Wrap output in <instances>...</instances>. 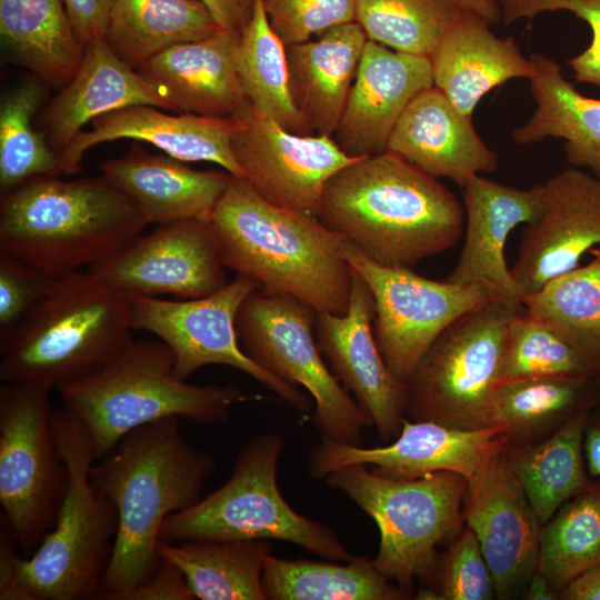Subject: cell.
<instances>
[{
  "label": "cell",
  "mask_w": 600,
  "mask_h": 600,
  "mask_svg": "<svg viewBox=\"0 0 600 600\" xmlns=\"http://www.w3.org/2000/svg\"><path fill=\"white\" fill-rule=\"evenodd\" d=\"M216 467L213 456L184 439L174 417L131 430L108 456L93 462L90 483L118 512L100 599L111 600L154 573L164 521L201 499Z\"/></svg>",
  "instance_id": "1"
},
{
  "label": "cell",
  "mask_w": 600,
  "mask_h": 600,
  "mask_svg": "<svg viewBox=\"0 0 600 600\" xmlns=\"http://www.w3.org/2000/svg\"><path fill=\"white\" fill-rule=\"evenodd\" d=\"M373 262L412 269L458 244L462 202L437 178L384 151L338 171L318 217Z\"/></svg>",
  "instance_id": "2"
},
{
  "label": "cell",
  "mask_w": 600,
  "mask_h": 600,
  "mask_svg": "<svg viewBox=\"0 0 600 600\" xmlns=\"http://www.w3.org/2000/svg\"><path fill=\"white\" fill-rule=\"evenodd\" d=\"M209 223L224 267L259 290L316 311H347L352 268L341 252L343 239L319 218L274 206L232 176Z\"/></svg>",
  "instance_id": "3"
},
{
  "label": "cell",
  "mask_w": 600,
  "mask_h": 600,
  "mask_svg": "<svg viewBox=\"0 0 600 600\" xmlns=\"http://www.w3.org/2000/svg\"><path fill=\"white\" fill-rule=\"evenodd\" d=\"M148 224L103 174L41 178L1 194L0 250L60 278L112 258Z\"/></svg>",
  "instance_id": "4"
},
{
  "label": "cell",
  "mask_w": 600,
  "mask_h": 600,
  "mask_svg": "<svg viewBox=\"0 0 600 600\" xmlns=\"http://www.w3.org/2000/svg\"><path fill=\"white\" fill-rule=\"evenodd\" d=\"M132 330L130 294L89 271L60 277L0 340V379L49 390L81 382L133 340Z\"/></svg>",
  "instance_id": "5"
},
{
  "label": "cell",
  "mask_w": 600,
  "mask_h": 600,
  "mask_svg": "<svg viewBox=\"0 0 600 600\" xmlns=\"http://www.w3.org/2000/svg\"><path fill=\"white\" fill-rule=\"evenodd\" d=\"M58 391L88 432L96 461L140 426L173 417L221 423L236 404L253 399L237 386L179 378L173 354L160 340H132L99 372Z\"/></svg>",
  "instance_id": "6"
},
{
  "label": "cell",
  "mask_w": 600,
  "mask_h": 600,
  "mask_svg": "<svg viewBox=\"0 0 600 600\" xmlns=\"http://www.w3.org/2000/svg\"><path fill=\"white\" fill-rule=\"evenodd\" d=\"M51 424L68 486L52 529L31 557L19 559V578L34 600L100 599L118 512L90 483L96 457L81 422L63 407L52 411Z\"/></svg>",
  "instance_id": "7"
},
{
  "label": "cell",
  "mask_w": 600,
  "mask_h": 600,
  "mask_svg": "<svg viewBox=\"0 0 600 600\" xmlns=\"http://www.w3.org/2000/svg\"><path fill=\"white\" fill-rule=\"evenodd\" d=\"M283 448L278 433L251 438L238 451L228 481L192 507L170 516L160 541L280 540L327 560L351 559L333 528L297 512L281 494L277 469Z\"/></svg>",
  "instance_id": "8"
},
{
  "label": "cell",
  "mask_w": 600,
  "mask_h": 600,
  "mask_svg": "<svg viewBox=\"0 0 600 600\" xmlns=\"http://www.w3.org/2000/svg\"><path fill=\"white\" fill-rule=\"evenodd\" d=\"M326 480L374 520L380 534L374 563L409 596L413 579L429 568L438 547L464 526L467 479L456 472L400 479L351 464Z\"/></svg>",
  "instance_id": "9"
},
{
  "label": "cell",
  "mask_w": 600,
  "mask_h": 600,
  "mask_svg": "<svg viewBox=\"0 0 600 600\" xmlns=\"http://www.w3.org/2000/svg\"><path fill=\"white\" fill-rule=\"evenodd\" d=\"M522 307L492 299L448 326L403 380L406 414L460 429L487 428L507 327Z\"/></svg>",
  "instance_id": "10"
},
{
  "label": "cell",
  "mask_w": 600,
  "mask_h": 600,
  "mask_svg": "<svg viewBox=\"0 0 600 600\" xmlns=\"http://www.w3.org/2000/svg\"><path fill=\"white\" fill-rule=\"evenodd\" d=\"M316 312L290 296L258 289L239 309L238 334L253 361L310 393L322 438L360 446L372 422L323 361L314 337Z\"/></svg>",
  "instance_id": "11"
},
{
  "label": "cell",
  "mask_w": 600,
  "mask_h": 600,
  "mask_svg": "<svg viewBox=\"0 0 600 600\" xmlns=\"http://www.w3.org/2000/svg\"><path fill=\"white\" fill-rule=\"evenodd\" d=\"M50 391L0 387V503L23 558L52 529L68 486L52 432Z\"/></svg>",
  "instance_id": "12"
},
{
  "label": "cell",
  "mask_w": 600,
  "mask_h": 600,
  "mask_svg": "<svg viewBox=\"0 0 600 600\" xmlns=\"http://www.w3.org/2000/svg\"><path fill=\"white\" fill-rule=\"evenodd\" d=\"M258 289L254 280L238 274L220 290L200 298L131 296L132 327L154 334L170 349L174 372L183 380L204 366H229L271 389L294 410L308 412L311 401L298 386L259 366L238 343L239 309Z\"/></svg>",
  "instance_id": "13"
},
{
  "label": "cell",
  "mask_w": 600,
  "mask_h": 600,
  "mask_svg": "<svg viewBox=\"0 0 600 600\" xmlns=\"http://www.w3.org/2000/svg\"><path fill=\"white\" fill-rule=\"evenodd\" d=\"M341 252L370 288L374 337L387 366L401 381L448 326L498 299L482 284L437 281L412 269L380 266L346 240Z\"/></svg>",
  "instance_id": "14"
},
{
  "label": "cell",
  "mask_w": 600,
  "mask_h": 600,
  "mask_svg": "<svg viewBox=\"0 0 600 600\" xmlns=\"http://www.w3.org/2000/svg\"><path fill=\"white\" fill-rule=\"evenodd\" d=\"M233 118L231 148L242 179L278 207L318 218L327 182L361 159L348 156L333 137L286 130L250 102Z\"/></svg>",
  "instance_id": "15"
},
{
  "label": "cell",
  "mask_w": 600,
  "mask_h": 600,
  "mask_svg": "<svg viewBox=\"0 0 600 600\" xmlns=\"http://www.w3.org/2000/svg\"><path fill=\"white\" fill-rule=\"evenodd\" d=\"M130 296L171 294L183 299L211 294L228 281L209 220L157 224L112 258L87 269Z\"/></svg>",
  "instance_id": "16"
},
{
  "label": "cell",
  "mask_w": 600,
  "mask_h": 600,
  "mask_svg": "<svg viewBox=\"0 0 600 600\" xmlns=\"http://www.w3.org/2000/svg\"><path fill=\"white\" fill-rule=\"evenodd\" d=\"M504 444L498 427L460 429L404 418L399 434L386 446L367 448L322 438L308 453V470L321 479L339 468L364 464L391 478L451 471L468 480Z\"/></svg>",
  "instance_id": "17"
},
{
  "label": "cell",
  "mask_w": 600,
  "mask_h": 600,
  "mask_svg": "<svg viewBox=\"0 0 600 600\" xmlns=\"http://www.w3.org/2000/svg\"><path fill=\"white\" fill-rule=\"evenodd\" d=\"M373 318L370 288L352 269L347 311L343 314L317 311L314 336L329 368L370 417L380 439L392 441L406 418L407 391L379 350Z\"/></svg>",
  "instance_id": "18"
},
{
  "label": "cell",
  "mask_w": 600,
  "mask_h": 600,
  "mask_svg": "<svg viewBox=\"0 0 600 600\" xmlns=\"http://www.w3.org/2000/svg\"><path fill=\"white\" fill-rule=\"evenodd\" d=\"M503 449L467 480L462 513L490 569L496 597L511 599L526 591L538 568L541 524Z\"/></svg>",
  "instance_id": "19"
},
{
  "label": "cell",
  "mask_w": 600,
  "mask_h": 600,
  "mask_svg": "<svg viewBox=\"0 0 600 600\" xmlns=\"http://www.w3.org/2000/svg\"><path fill=\"white\" fill-rule=\"evenodd\" d=\"M544 186L543 211L524 226L510 268L521 299L579 267L582 256L600 244V181L570 167Z\"/></svg>",
  "instance_id": "20"
},
{
  "label": "cell",
  "mask_w": 600,
  "mask_h": 600,
  "mask_svg": "<svg viewBox=\"0 0 600 600\" xmlns=\"http://www.w3.org/2000/svg\"><path fill=\"white\" fill-rule=\"evenodd\" d=\"M461 189L464 241L456 267L446 280L482 284L498 299L522 303L507 264L506 246L512 230L533 222L542 213L544 183L519 189L478 174Z\"/></svg>",
  "instance_id": "21"
},
{
  "label": "cell",
  "mask_w": 600,
  "mask_h": 600,
  "mask_svg": "<svg viewBox=\"0 0 600 600\" xmlns=\"http://www.w3.org/2000/svg\"><path fill=\"white\" fill-rule=\"evenodd\" d=\"M432 86L429 57L368 40L333 139L354 158L387 151L390 134L406 108Z\"/></svg>",
  "instance_id": "22"
},
{
  "label": "cell",
  "mask_w": 600,
  "mask_h": 600,
  "mask_svg": "<svg viewBox=\"0 0 600 600\" xmlns=\"http://www.w3.org/2000/svg\"><path fill=\"white\" fill-rule=\"evenodd\" d=\"M90 123V130L80 131L59 153L60 173H78L84 153L99 143L133 139L183 162H213L242 179L231 148L238 126L236 118L172 114L153 106H131L100 116Z\"/></svg>",
  "instance_id": "23"
},
{
  "label": "cell",
  "mask_w": 600,
  "mask_h": 600,
  "mask_svg": "<svg viewBox=\"0 0 600 600\" xmlns=\"http://www.w3.org/2000/svg\"><path fill=\"white\" fill-rule=\"evenodd\" d=\"M387 150L460 188L470 178L494 172L499 166L498 154L478 134L472 117L460 112L434 86L421 91L406 108Z\"/></svg>",
  "instance_id": "24"
},
{
  "label": "cell",
  "mask_w": 600,
  "mask_h": 600,
  "mask_svg": "<svg viewBox=\"0 0 600 600\" xmlns=\"http://www.w3.org/2000/svg\"><path fill=\"white\" fill-rule=\"evenodd\" d=\"M131 106L174 110L168 91L122 61L99 40L84 48L81 63L42 116L44 136L59 153L96 118Z\"/></svg>",
  "instance_id": "25"
},
{
  "label": "cell",
  "mask_w": 600,
  "mask_h": 600,
  "mask_svg": "<svg viewBox=\"0 0 600 600\" xmlns=\"http://www.w3.org/2000/svg\"><path fill=\"white\" fill-rule=\"evenodd\" d=\"M100 169L132 200L149 224L209 220L232 177L228 172L194 170L166 153L153 154L137 146L123 157L103 162Z\"/></svg>",
  "instance_id": "26"
},
{
  "label": "cell",
  "mask_w": 600,
  "mask_h": 600,
  "mask_svg": "<svg viewBox=\"0 0 600 600\" xmlns=\"http://www.w3.org/2000/svg\"><path fill=\"white\" fill-rule=\"evenodd\" d=\"M483 18L464 11L430 57L433 86L463 114L472 117L492 89L530 79L533 64L511 38H500Z\"/></svg>",
  "instance_id": "27"
},
{
  "label": "cell",
  "mask_w": 600,
  "mask_h": 600,
  "mask_svg": "<svg viewBox=\"0 0 600 600\" xmlns=\"http://www.w3.org/2000/svg\"><path fill=\"white\" fill-rule=\"evenodd\" d=\"M367 41L353 21L286 47L289 92L312 133L336 132Z\"/></svg>",
  "instance_id": "28"
},
{
  "label": "cell",
  "mask_w": 600,
  "mask_h": 600,
  "mask_svg": "<svg viewBox=\"0 0 600 600\" xmlns=\"http://www.w3.org/2000/svg\"><path fill=\"white\" fill-rule=\"evenodd\" d=\"M239 37L224 31L168 48L138 68L163 87L176 111L233 118L247 104L233 60Z\"/></svg>",
  "instance_id": "29"
},
{
  "label": "cell",
  "mask_w": 600,
  "mask_h": 600,
  "mask_svg": "<svg viewBox=\"0 0 600 600\" xmlns=\"http://www.w3.org/2000/svg\"><path fill=\"white\" fill-rule=\"evenodd\" d=\"M600 404L599 376H537L498 382L487 427H498L506 447L540 442L583 410Z\"/></svg>",
  "instance_id": "30"
},
{
  "label": "cell",
  "mask_w": 600,
  "mask_h": 600,
  "mask_svg": "<svg viewBox=\"0 0 600 600\" xmlns=\"http://www.w3.org/2000/svg\"><path fill=\"white\" fill-rule=\"evenodd\" d=\"M530 59L536 108L524 124L512 130L513 141L527 146L561 139L568 163L588 168L600 181V99L578 91L553 59L542 53H532Z\"/></svg>",
  "instance_id": "31"
},
{
  "label": "cell",
  "mask_w": 600,
  "mask_h": 600,
  "mask_svg": "<svg viewBox=\"0 0 600 600\" xmlns=\"http://www.w3.org/2000/svg\"><path fill=\"white\" fill-rule=\"evenodd\" d=\"M0 33L11 58L51 84H67L84 53L62 0H0Z\"/></svg>",
  "instance_id": "32"
},
{
  "label": "cell",
  "mask_w": 600,
  "mask_h": 600,
  "mask_svg": "<svg viewBox=\"0 0 600 600\" xmlns=\"http://www.w3.org/2000/svg\"><path fill=\"white\" fill-rule=\"evenodd\" d=\"M158 551L181 570L194 599L267 600L262 573L270 540L159 541Z\"/></svg>",
  "instance_id": "33"
},
{
  "label": "cell",
  "mask_w": 600,
  "mask_h": 600,
  "mask_svg": "<svg viewBox=\"0 0 600 600\" xmlns=\"http://www.w3.org/2000/svg\"><path fill=\"white\" fill-rule=\"evenodd\" d=\"M219 31L200 0H113L104 40L122 61L138 69L172 46Z\"/></svg>",
  "instance_id": "34"
},
{
  "label": "cell",
  "mask_w": 600,
  "mask_h": 600,
  "mask_svg": "<svg viewBox=\"0 0 600 600\" xmlns=\"http://www.w3.org/2000/svg\"><path fill=\"white\" fill-rule=\"evenodd\" d=\"M592 410L579 412L540 442L504 446L508 466L541 526L591 481L584 458V433Z\"/></svg>",
  "instance_id": "35"
},
{
  "label": "cell",
  "mask_w": 600,
  "mask_h": 600,
  "mask_svg": "<svg viewBox=\"0 0 600 600\" xmlns=\"http://www.w3.org/2000/svg\"><path fill=\"white\" fill-rule=\"evenodd\" d=\"M267 600H400L409 594L391 582L373 559L343 563L268 556L263 573Z\"/></svg>",
  "instance_id": "36"
},
{
  "label": "cell",
  "mask_w": 600,
  "mask_h": 600,
  "mask_svg": "<svg viewBox=\"0 0 600 600\" xmlns=\"http://www.w3.org/2000/svg\"><path fill=\"white\" fill-rule=\"evenodd\" d=\"M593 257L524 296L522 304L600 376V249Z\"/></svg>",
  "instance_id": "37"
},
{
  "label": "cell",
  "mask_w": 600,
  "mask_h": 600,
  "mask_svg": "<svg viewBox=\"0 0 600 600\" xmlns=\"http://www.w3.org/2000/svg\"><path fill=\"white\" fill-rule=\"evenodd\" d=\"M233 60L248 101L286 130L312 134L297 111L288 87L286 46L272 30L262 0L239 36Z\"/></svg>",
  "instance_id": "38"
},
{
  "label": "cell",
  "mask_w": 600,
  "mask_h": 600,
  "mask_svg": "<svg viewBox=\"0 0 600 600\" xmlns=\"http://www.w3.org/2000/svg\"><path fill=\"white\" fill-rule=\"evenodd\" d=\"M600 564V479L564 502L540 528L538 569L560 592Z\"/></svg>",
  "instance_id": "39"
},
{
  "label": "cell",
  "mask_w": 600,
  "mask_h": 600,
  "mask_svg": "<svg viewBox=\"0 0 600 600\" xmlns=\"http://www.w3.org/2000/svg\"><path fill=\"white\" fill-rule=\"evenodd\" d=\"M44 97L36 81L19 84L4 96L0 108L1 194L30 181L58 177L59 157L32 121Z\"/></svg>",
  "instance_id": "40"
},
{
  "label": "cell",
  "mask_w": 600,
  "mask_h": 600,
  "mask_svg": "<svg viewBox=\"0 0 600 600\" xmlns=\"http://www.w3.org/2000/svg\"><path fill=\"white\" fill-rule=\"evenodd\" d=\"M464 11L454 0H356L368 40L429 58Z\"/></svg>",
  "instance_id": "41"
},
{
  "label": "cell",
  "mask_w": 600,
  "mask_h": 600,
  "mask_svg": "<svg viewBox=\"0 0 600 600\" xmlns=\"http://www.w3.org/2000/svg\"><path fill=\"white\" fill-rule=\"evenodd\" d=\"M557 374L598 376L569 344L522 307L507 327L498 382Z\"/></svg>",
  "instance_id": "42"
},
{
  "label": "cell",
  "mask_w": 600,
  "mask_h": 600,
  "mask_svg": "<svg viewBox=\"0 0 600 600\" xmlns=\"http://www.w3.org/2000/svg\"><path fill=\"white\" fill-rule=\"evenodd\" d=\"M419 600H490L493 579L473 531L466 524L419 577Z\"/></svg>",
  "instance_id": "43"
},
{
  "label": "cell",
  "mask_w": 600,
  "mask_h": 600,
  "mask_svg": "<svg viewBox=\"0 0 600 600\" xmlns=\"http://www.w3.org/2000/svg\"><path fill=\"white\" fill-rule=\"evenodd\" d=\"M269 23L286 47L356 21V0H262Z\"/></svg>",
  "instance_id": "44"
},
{
  "label": "cell",
  "mask_w": 600,
  "mask_h": 600,
  "mask_svg": "<svg viewBox=\"0 0 600 600\" xmlns=\"http://www.w3.org/2000/svg\"><path fill=\"white\" fill-rule=\"evenodd\" d=\"M497 2L506 24L554 11H568L586 21L591 29V42L567 63L577 81L600 88V0H497Z\"/></svg>",
  "instance_id": "45"
},
{
  "label": "cell",
  "mask_w": 600,
  "mask_h": 600,
  "mask_svg": "<svg viewBox=\"0 0 600 600\" xmlns=\"http://www.w3.org/2000/svg\"><path fill=\"white\" fill-rule=\"evenodd\" d=\"M57 279L0 252V340L27 318L50 292Z\"/></svg>",
  "instance_id": "46"
},
{
  "label": "cell",
  "mask_w": 600,
  "mask_h": 600,
  "mask_svg": "<svg viewBox=\"0 0 600 600\" xmlns=\"http://www.w3.org/2000/svg\"><path fill=\"white\" fill-rule=\"evenodd\" d=\"M181 570L161 557L154 573L140 584L119 592L111 600H193Z\"/></svg>",
  "instance_id": "47"
},
{
  "label": "cell",
  "mask_w": 600,
  "mask_h": 600,
  "mask_svg": "<svg viewBox=\"0 0 600 600\" xmlns=\"http://www.w3.org/2000/svg\"><path fill=\"white\" fill-rule=\"evenodd\" d=\"M62 2L84 48L104 39L113 0H62Z\"/></svg>",
  "instance_id": "48"
},
{
  "label": "cell",
  "mask_w": 600,
  "mask_h": 600,
  "mask_svg": "<svg viewBox=\"0 0 600 600\" xmlns=\"http://www.w3.org/2000/svg\"><path fill=\"white\" fill-rule=\"evenodd\" d=\"M21 553L12 529L0 514V600H34L19 578Z\"/></svg>",
  "instance_id": "49"
},
{
  "label": "cell",
  "mask_w": 600,
  "mask_h": 600,
  "mask_svg": "<svg viewBox=\"0 0 600 600\" xmlns=\"http://www.w3.org/2000/svg\"><path fill=\"white\" fill-rule=\"evenodd\" d=\"M221 31L239 37L252 18L257 0H200Z\"/></svg>",
  "instance_id": "50"
},
{
  "label": "cell",
  "mask_w": 600,
  "mask_h": 600,
  "mask_svg": "<svg viewBox=\"0 0 600 600\" xmlns=\"http://www.w3.org/2000/svg\"><path fill=\"white\" fill-rule=\"evenodd\" d=\"M561 600H600V564L574 578L560 592Z\"/></svg>",
  "instance_id": "51"
},
{
  "label": "cell",
  "mask_w": 600,
  "mask_h": 600,
  "mask_svg": "<svg viewBox=\"0 0 600 600\" xmlns=\"http://www.w3.org/2000/svg\"><path fill=\"white\" fill-rule=\"evenodd\" d=\"M584 458L589 476L600 479V404L591 411L587 422Z\"/></svg>",
  "instance_id": "52"
},
{
  "label": "cell",
  "mask_w": 600,
  "mask_h": 600,
  "mask_svg": "<svg viewBox=\"0 0 600 600\" xmlns=\"http://www.w3.org/2000/svg\"><path fill=\"white\" fill-rule=\"evenodd\" d=\"M527 600H557L558 592L553 589L548 577L540 569L532 573L524 591Z\"/></svg>",
  "instance_id": "53"
},
{
  "label": "cell",
  "mask_w": 600,
  "mask_h": 600,
  "mask_svg": "<svg viewBox=\"0 0 600 600\" xmlns=\"http://www.w3.org/2000/svg\"><path fill=\"white\" fill-rule=\"evenodd\" d=\"M464 10L472 12L490 24H497L502 20L501 9L497 0H454Z\"/></svg>",
  "instance_id": "54"
}]
</instances>
